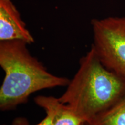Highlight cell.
I'll return each mask as SVG.
<instances>
[{"mask_svg": "<svg viewBox=\"0 0 125 125\" xmlns=\"http://www.w3.org/2000/svg\"><path fill=\"white\" fill-rule=\"evenodd\" d=\"M94 49L103 64L125 79V16L94 19Z\"/></svg>", "mask_w": 125, "mask_h": 125, "instance_id": "3", "label": "cell"}, {"mask_svg": "<svg viewBox=\"0 0 125 125\" xmlns=\"http://www.w3.org/2000/svg\"><path fill=\"white\" fill-rule=\"evenodd\" d=\"M22 41H0V65L5 77L0 87V109L12 110L36 92L67 86L70 80L50 73Z\"/></svg>", "mask_w": 125, "mask_h": 125, "instance_id": "2", "label": "cell"}, {"mask_svg": "<svg viewBox=\"0 0 125 125\" xmlns=\"http://www.w3.org/2000/svg\"><path fill=\"white\" fill-rule=\"evenodd\" d=\"M35 104L52 116L53 125H83L84 122L66 104L53 96H38L34 98Z\"/></svg>", "mask_w": 125, "mask_h": 125, "instance_id": "5", "label": "cell"}, {"mask_svg": "<svg viewBox=\"0 0 125 125\" xmlns=\"http://www.w3.org/2000/svg\"><path fill=\"white\" fill-rule=\"evenodd\" d=\"M84 125H125V96Z\"/></svg>", "mask_w": 125, "mask_h": 125, "instance_id": "6", "label": "cell"}, {"mask_svg": "<svg viewBox=\"0 0 125 125\" xmlns=\"http://www.w3.org/2000/svg\"><path fill=\"white\" fill-rule=\"evenodd\" d=\"M11 125H53L52 122V116L50 114H46V116L40 123L36 125H30L26 118H17L13 120Z\"/></svg>", "mask_w": 125, "mask_h": 125, "instance_id": "7", "label": "cell"}, {"mask_svg": "<svg viewBox=\"0 0 125 125\" xmlns=\"http://www.w3.org/2000/svg\"><path fill=\"white\" fill-rule=\"evenodd\" d=\"M19 40L28 44L34 39L12 0H0V41Z\"/></svg>", "mask_w": 125, "mask_h": 125, "instance_id": "4", "label": "cell"}, {"mask_svg": "<svg viewBox=\"0 0 125 125\" xmlns=\"http://www.w3.org/2000/svg\"><path fill=\"white\" fill-rule=\"evenodd\" d=\"M60 97L85 123L125 96V79L107 68L94 49L79 60L77 72Z\"/></svg>", "mask_w": 125, "mask_h": 125, "instance_id": "1", "label": "cell"}]
</instances>
